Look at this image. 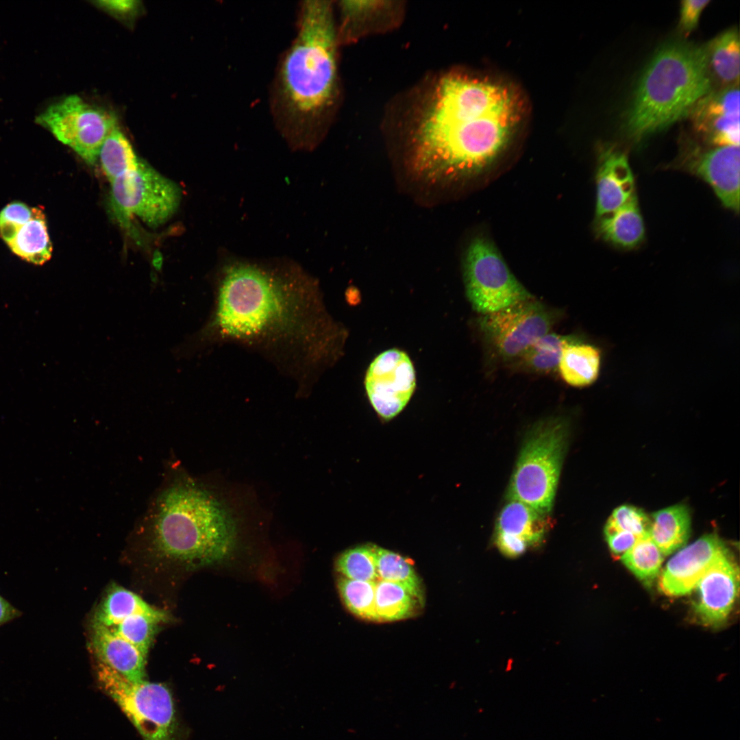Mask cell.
I'll use <instances>...</instances> for the list:
<instances>
[{"label":"cell","mask_w":740,"mask_h":740,"mask_svg":"<svg viewBox=\"0 0 740 740\" xmlns=\"http://www.w3.org/2000/svg\"><path fill=\"white\" fill-rule=\"evenodd\" d=\"M36 121L89 164L97 161L103 142L117 125L110 112L76 95L50 106Z\"/></svg>","instance_id":"10"},{"label":"cell","mask_w":740,"mask_h":740,"mask_svg":"<svg viewBox=\"0 0 740 740\" xmlns=\"http://www.w3.org/2000/svg\"><path fill=\"white\" fill-rule=\"evenodd\" d=\"M711 86L705 47L684 42L664 45L637 85L626 122L629 136L641 140L689 114Z\"/></svg>","instance_id":"4"},{"label":"cell","mask_w":740,"mask_h":740,"mask_svg":"<svg viewBox=\"0 0 740 740\" xmlns=\"http://www.w3.org/2000/svg\"><path fill=\"white\" fill-rule=\"evenodd\" d=\"M98 158L110 182L135 170L140 160L118 125L103 142Z\"/></svg>","instance_id":"25"},{"label":"cell","mask_w":740,"mask_h":740,"mask_svg":"<svg viewBox=\"0 0 740 740\" xmlns=\"http://www.w3.org/2000/svg\"><path fill=\"white\" fill-rule=\"evenodd\" d=\"M710 75L727 86L738 85L740 49L738 32L730 29L718 35L705 47Z\"/></svg>","instance_id":"24"},{"label":"cell","mask_w":740,"mask_h":740,"mask_svg":"<svg viewBox=\"0 0 740 740\" xmlns=\"http://www.w3.org/2000/svg\"><path fill=\"white\" fill-rule=\"evenodd\" d=\"M621 559L640 580L649 584L660 571L663 554L648 534L638 538Z\"/></svg>","instance_id":"28"},{"label":"cell","mask_w":740,"mask_h":740,"mask_svg":"<svg viewBox=\"0 0 740 740\" xmlns=\"http://www.w3.org/2000/svg\"><path fill=\"white\" fill-rule=\"evenodd\" d=\"M690 532L691 516L685 505L671 506L652 515L650 536L663 555L682 547Z\"/></svg>","instance_id":"23"},{"label":"cell","mask_w":740,"mask_h":740,"mask_svg":"<svg viewBox=\"0 0 740 740\" xmlns=\"http://www.w3.org/2000/svg\"><path fill=\"white\" fill-rule=\"evenodd\" d=\"M332 2L304 1L297 32L281 56L269 91L274 125L294 150L313 149L336 88V32Z\"/></svg>","instance_id":"3"},{"label":"cell","mask_w":740,"mask_h":740,"mask_svg":"<svg viewBox=\"0 0 740 740\" xmlns=\"http://www.w3.org/2000/svg\"><path fill=\"white\" fill-rule=\"evenodd\" d=\"M99 6L119 14H127L134 11L137 8V1L129 0L99 1L96 2Z\"/></svg>","instance_id":"36"},{"label":"cell","mask_w":740,"mask_h":740,"mask_svg":"<svg viewBox=\"0 0 740 740\" xmlns=\"http://www.w3.org/2000/svg\"><path fill=\"white\" fill-rule=\"evenodd\" d=\"M739 99L738 86L701 98L689 113L696 132L715 147L739 146Z\"/></svg>","instance_id":"14"},{"label":"cell","mask_w":740,"mask_h":740,"mask_svg":"<svg viewBox=\"0 0 740 740\" xmlns=\"http://www.w3.org/2000/svg\"><path fill=\"white\" fill-rule=\"evenodd\" d=\"M463 276L467 299L481 314L534 297L510 271L493 243L484 236L475 238L469 245Z\"/></svg>","instance_id":"8"},{"label":"cell","mask_w":740,"mask_h":740,"mask_svg":"<svg viewBox=\"0 0 740 740\" xmlns=\"http://www.w3.org/2000/svg\"><path fill=\"white\" fill-rule=\"evenodd\" d=\"M212 286L206 321L174 349V356L186 358L216 346L239 345L261 356L306 395L336 347V329L317 280L290 260L226 257Z\"/></svg>","instance_id":"1"},{"label":"cell","mask_w":740,"mask_h":740,"mask_svg":"<svg viewBox=\"0 0 740 740\" xmlns=\"http://www.w3.org/2000/svg\"><path fill=\"white\" fill-rule=\"evenodd\" d=\"M336 569L343 577L362 581L377 582L375 545H362L343 552L336 562Z\"/></svg>","instance_id":"31"},{"label":"cell","mask_w":740,"mask_h":740,"mask_svg":"<svg viewBox=\"0 0 740 740\" xmlns=\"http://www.w3.org/2000/svg\"><path fill=\"white\" fill-rule=\"evenodd\" d=\"M495 543L500 552L508 558L519 557L530 547L523 538L499 531H495Z\"/></svg>","instance_id":"35"},{"label":"cell","mask_w":740,"mask_h":740,"mask_svg":"<svg viewBox=\"0 0 740 740\" xmlns=\"http://www.w3.org/2000/svg\"><path fill=\"white\" fill-rule=\"evenodd\" d=\"M0 236L13 253L30 263L43 264L51 256L45 217L38 208L0 221Z\"/></svg>","instance_id":"17"},{"label":"cell","mask_w":740,"mask_h":740,"mask_svg":"<svg viewBox=\"0 0 740 740\" xmlns=\"http://www.w3.org/2000/svg\"><path fill=\"white\" fill-rule=\"evenodd\" d=\"M99 685L125 714L143 740H182L173 694L165 684L129 680L97 661Z\"/></svg>","instance_id":"7"},{"label":"cell","mask_w":740,"mask_h":740,"mask_svg":"<svg viewBox=\"0 0 740 740\" xmlns=\"http://www.w3.org/2000/svg\"><path fill=\"white\" fill-rule=\"evenodd\" d=\"M379 580L403 586L420 603L423 601L421 581L408 560L392 551L375 545Z\"/></svg>","instance_id":"26"},{"label":"cell","mask_w":740,"mask_h":740,"mask_svg":"<svg viewBox=\"0 0 740 740\" xmlns=\"http://www.w3.org/2000/svg\"><path fill=\"white\" fill-rule=\"evenodd\" d=\"M597 230L604 240L616 247L631 249L640 245L645 236V227L637 196L597 218Z\"/></svg>","instance_id":"22"},{"label":"cell","mask_w":740,"mask_h":740,"mask_svg":"<svg viewBox=\"0 0 740 740\" xmlns=\"http://www.w3.org/2000/svg\"><path fill=\"white\" fill-rule=\"evenodd\" d=\"M567 336L549 332L517 358L519 365L534 373H548L558 368L563 342Z\"/></svg>","instance_id":"29"},{"label":"cell","mask_w":740,"mask_h":740,"mask_svg":"<svg viewBox=\"0 0 740 740\" xmlns=\"http://www.w3.org/2000/svg\"><path fill=\"white\" fill-rule=\"evenodd\" d=\"M726 549L715 534L699 538L668 561L658 579L660 591L669 596L692 592L712 563Z\"/></svg>","instance_id":"15"},{"label":"cell","mask_w":740,"mask_h":740,"mask_svg":"<svg viewBox=\"0 0 740 740\" xmlns=\"http://www.w3.org/2000/svg\"><path fill=\"white\" fill-rule=\"evenodd\" d=\"M739 146L715 147L689 156L686 168L712 187L723 205L739 210Z\"/></svg>","instance_id":"16"},{"label":"cell","mask_w":740,"mask_h":740,"mask_svg":"<svg viewBox=\"0 0 740 740\" xmlns=\"http://www.w3.org/2000/svg\"><path fill=\"white\" fill-rule=\"evenodd\" d=\"M569 436V423L563 416L546 418L532 428L510 478L508 500L519 501L541 513L550 515Z\"/></svg>","instance_id":"6"},{"label":"cell","mask_w":740,"mask_h":740,"mask_svg":"<svg viewBox=\"0 0 740 740\" xmlns=\"http://www.w3.org/2000/svg\"><path fill=\"white\" fill-rule=\"evenodd\" d=\"M337 586L341 599L350 612L362 619L378 621L375 605L376 582L342 576Z\"/></svg>","instance_id":"30"},{"label":"cell","mask_w":740,"mask_h":740,"mask_svg":"<svg viewBox=\"0 0 740 740\" xmlns=\"http://www.w3.org/2000/svg\"><path fill=\"white\" fill-rule=\"evenodd\" d=\"M90 643L99 662L129 680H145L147 655L134 645L93 621Z\"/></svg>","instance_id":"19"},{"label":"cell","mask_w":740,"mask_h":740,"mask_svg":"<svg viewBox=\"0 0 740 740\" xmlns=\"http://www.w3.org/2000/svg\"><path fill=\"white\" fill-rule=\"evenodd\" d=\"M416 386L415 371L404 352L391 349L377 356L365 379L369 400L378 415L389 420L406 406Z\"/></svg>","instance_id":"12"},{"label":"cell","mask_w":740,"mask_h":740,"mask_svg":"<svg viewBox=\"0 0 740 740\" xmlns=\"http://www.w3.org/2000/svg\"><path fill=\"white\" fill-rule=\"evenodd\" d=\"M596 183L597 218L618 209L636 195L634 176L625 152L613 146L604 149Z\"/></svg>","instance_id":"18"},{"label":"cell","mask_w":740,"mask_h":740,"mask_svg":"<svg viewBox=\"0 0 740 740\" xmlns=\"http://www.w3.org/2000/svg\"><path fill=\"white\" fill-rule=\"evenodd\" d=\"M153 541L162 556L204 566L230 556L236 530L227 511L210 494L190 485H177L160 499Z\"/></svg>","instance_id":"5"},{"label":"cell","mask_w":740,"mask_h":740,"mask_svg":"<svg viewBox=\"0 0 740 740\" xmlns=\"http://www.w3.org/2000/svg\"><path fill=\"white\" fill-rule=\"evenodd\" d=\"M709 0H683L680 2V29L689 33L695 28L700 16Z\"/></svg>","instance_id":"34"},{"label":"cell","mask_w":740,"mask_h":740,"mask_svg":"<svg viewBox=\"0 0 740 740\" xmlns=\"http://www.w3.org/2000/svg\"><path fill=\"white\" fill-rule=\"evenodd\" d=\"M553 526L550 515L517 500H508L497 519L495 531L523 538L530 547L541 545Z\"/></svg>","instance_id":"20"},{"label":"cell","mask_w":740,"mask_h":740,"mask_svg":"<svg viewBox=\"0 0 740 740\" xmlns=\"http://www.w3.org/2000/svg\"><path fill=\"white\" fill-rule=\"evenodd\" d=\"M617 528L637 538L650 534L651 519L641 509L629 504L616 508L608 519Z\"/></svg>","instance_id":"32"},{"label":"cell","mask_w":740,"mask_h":740,"mask_svg":"<svg viewBox=\"0 0 740 740\" xmlns=\"http://www.w3.org/2000/svg\"><path fill=\"white\" fill-rule=\"evenodd\" d=\"M110 197L119 218L125 221L136 215L156 227L175 212L182 192L175 182L140 160L135 170L111 182Z\"/></svg>","instance_id":"9"},{"label":"cell","mask_w":740,"mask_h":740,"mask_svg":"<svg viewBox=\"0 0 740 740\" xmlns=\"http://www.w3.org/2000/svg\"><path fill=\"white\" fill-rule=\"evenodd\" d=\"M604 535L610 552L616 556H621L638 539L633 534L617 528L609 520L604 527Z\"/></svg>","instance_id":"33"},{"label":"cell","mask_w":740,"mask_h":740,"mask_svg":"<svg viewBox=\"0 0 740 740\" xmlns=\"http://www.w3.org/2000/svg\"><path fill=\"white\" fill-rule=\"evenodd\" d=\"M600 361L601 354L597 347L567 336L563 344L557 369L567 384L584 387L597 380Z\"/></svg>","instance_id":"21"},{"label":"cell","mask_w":740,"mask_h":740,"mask_svg":"<svg viewBox=\"0 0 740 740\" xmlns=\"http://www.w3.org/2000/svg\"><path fill=\"white\" fill-rule=\"evenodd\" d=\"M558 312L533 298L482 314L480 328L489 345L504 360H514L550 332Z\"/></svg>","instance_id":"11"},{"label":"cell","mask_w":740,"mask_h":740,"mask_svg":"<svg viewBox=\"0 0 740 740\" xmlns=\"http://www.w3.org/2000/svg\"><path fill=\"white\" fill-rule=\"evenodd\" d=\"M416 600L400 584L383 580L376 582L375 605L378 621H396L410 617Z\"/></svg>","instance_id":"27"},{"label":"cell","mask_w":740,"mask_h":740,"mask_svg":"<svg viewBox=\"0 0 740 740\" xmlns=\"http://www.w3.org/2000/svg\"><path fill=\"white\" fill-rule=\"evenodd\" d=\"M739 587V569L726 549L701 577L693 603L694 613L707 626L724 624L732 609Z\"/></svg>","instance_id":"13"},{"label":"cell","mask_w":740,"mask_h":740,"mask_svg":"<svg viewBox=\"0 0 740 740\" xmlns=\"http://www.w3.org/2000/svg\"><path fill=\"white\" fill-rule=\"evenodd\" d=\"M524 111L521 94L505 82L444 76L415 131L412 171L432 183L482 172L507 147Z\"/></svg>","instance_id":"2"}]
</instances>
